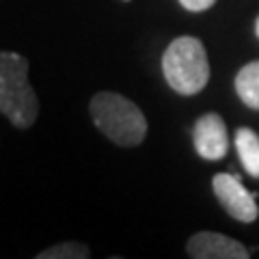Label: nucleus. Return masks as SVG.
Returning <instances> with one entry per match:
<instances>
[{
	"instance_id": "f257e3e1",
	"label": "nucleus",
	"mask_w": 259,
	"mask_h": 259,
	"mask_svg": "<svg viewBox=\"0 0 259 259\" xmlns=\"http://www.w3.org/2000/svg\"><path fill=\"white\" fill-rule=\"evenodd\" d=\"M95 127L119 147H136L147 136V119L132 100L121 93L100 91L89 104Z\"/></svg>"
},
{
	"instance_id": "f03ea898",
	"label": "nucleus",
	"mask_w": 259,
	"mask_h": 259,
	"mask_svg": "<svg viewBox=\"0 0 259 259\" xmlns=\"http://www.w3.org/2000/svg\"><path fill=\"white\" fill-rule=\"evenodd\" d=\"M0 112L18 130H28L39 115V97L28 80V61L0 52Z\"/></svg>"
},
{
	"instance_id": "7ed1b4c3",
	"label": "nucleus",
	"mask_w": 259,
	"mask_h": 259,
	"mask_svg": "<svg viewBox=\"0 0 259 259\" xmlns=\"http://www.w3.org/2000/svg\"><path fill=\"white\" fill-rule=\"evenodd\" d=\"M162 74L168 87L180 95H197L203 91L209 80V61L201 39H173L162 56Z\"/></svg>"
},
{
	"instance_id": "20e7f679",
	"label": "nucleus",
	"mask_w": 259,
	"mask_h": 259,
	"mask_svg": "<svg viewBox=\"0 0 259 259\" xmlns=\"http://www.w3.org/2000/svg\"><path fill=\"white\" fill-rule=\"evenodd\" d=\"M212 188L218 199V203L225 207V212L240 223H255L259 216L257 197L259 192H248L242 184L240 175L218 173L212 177Z\"/></svg>"
},
{
	"instance_id": "39448f33",
	"label": "nucleus",
	"mask_w": 259,
	"mask_h": 259,
	"mask_svg": "<svg viewBox=\"0 0 259 259\" xmlns=\"http://www.w3.org/2000/svg\"><path fill=\"white\" fill-rule=\"evenodd\" d=\"M192 141L194 149L203 160L225 158L227 149H229V134H227L223 117L216 112H207V115L199 117L192 130Z\"/></svg>"
},
{
	"instance_id": "423d86ee",
	"label": "nucleus",
	"mask_w": 259,
	"mask_h": 259,
	"mask_svg": "<svg viewBox=\"0 0 259 259\" xmlns=\"http://www.w3.org/2000/svg\"><path fill=\"white\" fill-rule=\"evenodd\" d=\"M188 255L194 259H248L250 253L238 240L227 238L225 233L199 231L186 244Z\"/></svg>"
},
{
	"instance_id": "0eeeda50",
	"label": "nucleus",
	"mask_w": 259,
	"mask_h": 259,
	"mask_svg": "<svg viewBox=\"0 0 259 259\" xmlns=\"http://www.w3.org/2000/svg\"><path fill=\"white\" fill-rule=\"evenodd\" d=\"M236 151L244 171L259 180V136L250 127H240L236 132Z\"/></svg>"
},
{
	"instance_id": "6e6552de",
	"label": "nucleus",
	"mask_w": 259,
	"mask_h": 259,
	"mask_svg": "<svg viewBox=\"0 0 259 259\" xmlns=\"http://www.w3.org/2000/svg\"><path fill=\"white\" fill-rule=\"evenodd\" d=\"M236 91L248 108L259 110V61L248 63L238 71Z\"/></svg>"
},
{
	"instance_id": "1a4fd4ad",
	"label": "nucleus",
	"mask_w": 259,
	"mask_h": 259,
	"mask_svg": "<svg viewBox=\"0 0 259 259\" xmlns=\"http://www.w3.org/2000/svg\"><path fill=\"white\" fill-rule=\"evenodd\" d=\"M91 257V250L82 242H61V244L48 246L41 253H37V259H87Z\"/></svg>"
},
{
	"instance_id": "9d476101",
	"label": "nucleus",
	"mask_w": 259,
	"mask_h": 259,
	"mask_svg": "<svg viewBox=\"0 0 259 259\" xmlns=\"http://www.w3.org/2000/svg\"><path fill=\"white\" fill-rule=\"evenodd\" d=\"M216 0H180V5L184 7L186 11H194V13H199V11H207L209 7H214Z\"/></svg>"
},
{
	"instance_id": "9b49d317",
	"label": "nucleus",
	"mask_w": 259,
	"mask_h": 259,
	"mask_svg": "<svg viewBox=\"0 0 259 259\" xmlns=\"http://www.w3.org/2000/svg\"><path fill=\"white\" fill-rule=\"evenodd\" d=\"M255 35H257V37H259V18H257V20H255Z\"/></svg>"
},
{
	"instance_id": "f8f14e48",
	"label": "nucleus",
	"mask_w": 259,
	"mask_h": 259,
	"mask_svg": "<svg viewBox=\"0 0 259 259\" xmlns=\"http://www.w3.org/2000/svg\"><path fill=\"white\" fill-rule=\"evenodd\" d=\"M123 3H130V0H123Z\"/></svg>"
}]
</instances>
